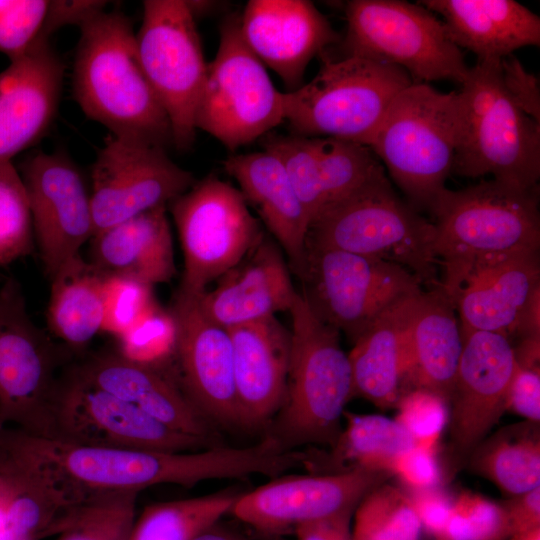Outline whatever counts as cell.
<instances>
[{
	"label": "cell",
	"mask_w": 540,
	"mask_h": 540,
	"mask_svg": "<svg viewBox=\"0 0 540 540\" xmlns=\"http://www.w3.org/2000/svg\"><path fill=\"white\" fill-rule=\"evenodd\" d=\"M0 458L64 509L88 499L140 491L161 484L191 488L203 481L241 479L254 468L245 447L213 446L160 452L87 447L3 429Z\"/></svg>",
	"instance_id": "1"
},
{
	"label": "cell",
	"mask_w": 540,
	"mask_h": 540,
	"mask_svg": "<svg viewBox=\"0 0 540 540\" xmlns=\"http://www.w3.org/2000/svg\"><path fill=\"white\" fill-rule=\"evenodd\" d=\"M80 31L72 84L84 114L116 137L172 145L170 122L142 68L130 19L104 10Z\"/></svg>",
	"instance_id": "2"
},
{
	"label": "cell",
	"mask_w": 540,
	"mask_h": 540,
	"mask_svg": "<svg viewBox=\"0 0 540 540\" xmlns=\"http://www.w3.org/2000/svg\"><path fill=\"white\" fill-rule=\"evenodd\" d=\"M306 248L380 259L405 268L428 289L441 285L434 224L397 195L385 169L319 212Z\"/></svg>",
	"instance_id": "3"
},
{
	"label": "cell",
	"mask_w": 540,
	"mask_h": 540,
	"mask_svg": "<svg viewBox=\"0 0 540 540\" xmlns=\"http://www.w3.org/2000/svg\"><path fill=\"white\" fill-rule=\"evenodd\" d=\"M458 94V135L452 173L539 188L540 121L514 97L501 59L477 61Z\"/></svg>",
	"instance_id": "4"
},
{
	"label": "cell",
	"mask_w": 540,
	"mask_h": 540,
	"mask_svg": "<svg viewBox=\"0 0 540 540\" xmlns=\"http://www.w3.org/2000/svg\"><path fill=\"white\" fill-rule=\"evenodd\" d=\"M291 347L284 402L269 436L287 450L315 444L332 447L345 407L354 398L352 370L339 331L320 320L300 292L289 310Z\"/></svg>",
	"instance_id": "5"
},
{
	"label": "cell",
	"mask_w": 540,
	"mask_h": 540,
	"mask_svg": "<svg viewBox=\"0 0 540 540\" xmlns=\"http://www.w3.org/2000/svg\"><path fill=\"white\" fill-rule=\"evenodd\" d=\"M457 91L413 82L392 101L368 145L416 210H430L452 173Z\"/></svg>",
	"instance_id": "6"
},
{
	"label": "cell",
	"mask_w": 540,
	"mask_h": 540,
	"mask_svg": "<svg viewBox=\"0 0 540 540\" xmlns=\"http://www.w3.org/2000/svg\"><path fill=\"white\" fill-rule=\"evenodd\" d=\"M429 211L443 274L486 257L539 251V188L495 179L445 188Z\"/></svg>",
	"instance_id": "7"
},
{
	"label": "cell",
	"mask_w": 540,
	"mask_h": 540,
	"mask_svg": "<svg viewBox=\"0 0 540 540\" xmlns=\"http://www.w3.org/2000/svg\"><path fill=\"white\" fill-rule=\"evenodd\" d=\"M314 78L284 92L285 120L294 135L335 138L368 147L394 98L413 83L401 68L370 59L319 55Z\"/></svg>",
	"instance_id": "8"
},
{
	"label": "cell",
	"mask_w": 540,
	"mask_h": 540,
	"mask_svg": "<svg viewBox=\"0 0 540 540\" xmlns=\"http://www.w3.org/2000/svg\"><path fill=\"white\" fill-rule=\"evenodd\" d=\"M343 55L403 69L416 83L462 84L469 67L439 18L418 2L352 0L345 8Z\"/></svg>",
	"instance_id": "9"
},
{
	"label": "cell",
	"mask_w": 540,
	"mask_h": 540,
	"mask_svg": "<svg viewBox=\"0 0 540 540\" xmlns=\"http://www.w3.org/2000/svg\"><path fill=\"white\" fill-rule=\"evenodd\" d=\"M239 18L229 14L220 25L217 54L207 66L195 114L196 130L230 151L264 137L285 120L284 92L244 43Z\"/></svg>",
	"instance_id": "10"
},
{
	"label": "cell",
	"mask_w": 540,
	"mask_h": 540,
	"mask_svg": "<svg viewBox=\"0 0 540 540\" xmlns=\"http://www.w3.org/2000/svg\"><path fill=\"white\" fill-rule=\"evenodd\" d=\"M184 258L179 292L201 295L265 232L233 185L209 175L169 203Z\"/></svg>",
	"instance_id": "11"
},
{
	"label": "cell",
	"mask_w": 540,
	"mask_h": 540,
	"mask_svg": "<svg viewBox=\"0 0 540 540\" xmlns=\"http://www.w3.org/2000/svg\"><path fill=\"white\" fill-rule=\"evenodd\" d=\"M295 272L313 313L353 343L391 305L423 291L397 264L334 249L306 248Z\"/></svg>",
	"instance_id": "12"
},
{
	"label": "cell",
	"mask_w": 540,
	"mask_h": 540,
	"mask_svg": "<svg viewBox=\"0 0 540 540\" xmlns=\"http://www.w3.org/2000/svg\"><path fill=\"white\" fill-rule=\"evenodd\" d=\"M135 38L144 73L168 116L172 145L187 150L195 140L208 66L196 21L184 0H146Z\"/></svg>",
	"instance_id": "13"
},
{
	"label": "cell",
	"mask_w": 540,
	"mask_h": 540,
	"mask_svg": "<svg viewBox=\"0 0 540 540\" xmlns=\"http://www.w3.org/2000/svg\"><path fill=\"white\" fill-rule=\"evenodd\" d=\"M49 438L100 448L197 451L216 444L169 428L132 404L85 381L70 366L60 374L49 411Z\"/></svg>",
	"instance_id": "14"
},
{
	"label": "cell",
	"mask_w": 540,
	"mask_h": 540,
	"mask_svg": "<svg viewBox=\"0 0 540 540\" xmlns=\"http://www.w3.org/2000/svg\"><path fill=\"white\" fill-rule=\"evenodd\" d=\"M62 354L31 320L19 283L0 286V419L47 437Z\"/></svg>",
	"instance_id": "15"
},
{
	"label": "cell",
	"mask_w": 540,
	"mask_h": 540,
	"mask_svg": "<svg viewBox=\"0 0 540 540\" xmlns=\"http://www.w3.org/2000/svg\"><path fill=\"white\" fill-rule=\"evenodd\" d=\"M195 179L166 149L109 134L91 170L94 235L171 201Z\"/></svg>",
	"instance_id": "16"
},
{
	"label": "cell",
	"mask_w": 540,
	"mask_h": 540,
	"mask_svg": "<svg viewBox=\"0 0 540 540\" xmlns=\"http://www.w3.org/2000/svg\"><path fill=\"white\" fill-rule=\"evenodd\" d=\"M463 347L449 400L448 466L453 477L506 411L516 362L511 339L489 331L461 329Z\"/></svg>",
	"instance_id": "17"
},
{
	"label": "cell",
	"mask_w": 540,
	"mask_h": 540,
	"mask_svg": "<svg viewBox=\"0 0 540 540\" xmlns=\"http://www.w3.org/2000/svg\"><path fill=\"white\" fill-rule=\"evenodd\" d=\"M33 236L44 271L51 278L80 255L94 235L90 191L64 153L35 152L21 166Z\"/></svg>",
	"instance_id": "18"
},
{
	"label": "cell",
	"mask_w": 540,
	"mask_h": 540,
	"mask_svg": "<svg viewBox=\"0 0 540 540\" xmlns=\"http://www.w3.org/2000/svg\"><path fill=\"white\" fill-rule=\"evenodd\" d=\"M169 311L176 324L172 375L180 388L208 422L242 427L228 329L205 313L200 295L177 290Z\"/></svg>",
	"instance_id": "19"
},
{
	"label": "cell",
	"mask_w": 540,
	"mask_h": 540,
	"mask_svg": "<svg viewBox=\"0 0 540 540\" xmlns=\"http://www.w3.org/2000/svg\"><path fill=\"white\" fill-rule=\"evenodd\" d=\"M392 475L387 472L347 470L274 477L240 494L231 514L260 535L284 536L304 523L349 508Z\"/></svg>",
	"instance_id": "20"
},
{
	"label": "cell",
	"mask_w": 540,
	"mask_h": 540,
	"mask_svg": "<svg viewBox=\"0 0 540 540\" xmlns=\"http://www.w3.org/2000/svg\"><path fill=\"white\" fill-rule=\"evenodd\" d=\"M441 288L460 328L496 332L510 339L540 288L539 251L486 257L443 274Z\"/></svg>",
	"instance_id": "21"
},
{
	"label": "cell",
	"mask_w": 540,
	"mask_h": 540,
	"mask_svg": "<svg viewBox=\"0 0 540 540\" xmlns=\"http://www.w3.org/2000/svg\"><path fill=\"white\" fill-rule=\"evenodd\" d=\"M241 37L286 92L303 85L310 61L341 41L327 18L307 0H250L239 18Z\"/></svg>",
	"instance_id": "22"
},
{
	"label": "cell",
	"mask_w": 540,
	"mask_h": 540,
	"mask_svg": "<svg viewBox=\"0 0 540 540\" xmlns=\"http://www.w3.org/2000/svg\"><path fill=\"white\" fill-rule=\"evenodd\" d=\"M64 64L49 40L37 38L0 73V161L34 145L58 111Z\"/></svg>",
	"instance_id": "23"
},
{
	"label": "cell",
	"mask_w": 540,
	"mask_h": 540,
	"mask_svg": "<svg viewBox=\"0 0 540 540\" xmlns=\"http://www.w3.org/2000/svg\"><path fill=\"white\" fill-rule=\"evenodd\" d=\"M70 367L88 383L132 404L169 428L216 444L210 422L165 369L131 360L117 350L93 353Z\"/></svg>",
	"instance_id": "24"
},
{
	"label": "cell",
	"mask_w": 540,
	"mask_h": 540,
	"mask_svg": "<svg viewBox=\"0 0 540 540\" xmlns=\"http://www.w3.org/2000/svg\"><path fill=\"white\" fill-rule=\"evenodd\" d=\"M283 253L265 233L240 262L216 280L213 290L200 295L202 309L227 329L289 312L298 291Z\"/></svg>",
	"instance_id": "25"
},
{
	"label": "cell",
	"mask_w": 540,
	"mask_h": 540,
	"mask_svg": "<svg viewBox=\"0 0 540 540\" xmlns=\"http://www.w3.org/2000/svg\"><path fill=\"white\" fill-rule=\"evenodd\" d=\"M242 427L270 423L286 395L291 336L276 316L228 329Z\"/></svg>",
	"instance_id": "26"
},
{
	"label": "cell",
	"mask_w": 540,
	"mask_h": 540,
	"mask_svg": "<svg viewBox=\"0 0 540 540\" xmlns=\"http://www.w3.org/2000/svg\"><path fill=\"white\" fill-rule=\"evenodd\" d=\"M423 291L391 305L353 343L354 397L388 410L411 390L410 327Z\"/></svg>",
	"instance_id": "27"
},
{
	"label": "cell",
	"mask_w": 540,
	"mask_h": 540,
	"mask_svg": "<svg viewBox=\"0 0 540 540\" xmlns=\"http://www.w3.org/2000/svg\"><path fill=\"white\" fill-rule=\"evenodd\" d=\"M224 168L296 271L304 259L310 218L281 160L263 150L231 155Z\"/></svg>",
	"instance_id": "28"
},
{
	"label": "cell",
	"mask_w": 540,
	"mask_h": 540,
	"mask_svg": "<svg viewBox=\"0 0 540 540\" xmlns=\"http://www.w3.org/2000/svg\"><path fill=\"white\" fill-rule=\"evenodd\" d=\"M442 17L458 48L477 61L502 59L517 49L540 44V18L514 0H421Z\"/></svg>",
	"instance_id": "29"
},
{
	"label": "cell",
	"mask_w": 540,
	"mask_h": 540,
	"mask_svg": "<svg viewBox=\"0 0 540 540\" xmlns=\"http://www.w3.org/2000/svg\"><path fill=\"white\" fill-rule=\"evenodd\" d=\"M89 262L104 276L154 286L176 274L167 206H160L93 236Z\"/></svg>",
	"instance_id": "30"
},
{
	"label": "cell",
	"mask_w": 540,
	"mask_h": 540,
	"mask_svg": "<svg viewBox=\"0 0 540 540\" xmlns=\"http://www.w3.org/2000/svg\"><path fill=\"white\" fill-rule=\"evenodd\" d=\"M463 347L456 310L441 285L420 295L410 327L411 390L450 400Z\"/></svg>",
	"instance_id": "31"
},
{
	"label": "cell",
	"mask_w": 540,
	"mask_h": 540,
	"mask_svg": "<svg viewBox=\"0 0 540 540\" xmlns=\"http://www.w3.org/2000/svg\"><path fill=\"white\" fill-rule=\"evenodd\" d=\"M104 278L81 254L50 278L48 328L68 348H83L102 331Z\"/></svg>",
	"instance_id": "32"
},
{
	"label": "cell",
	"mask_w": 540,
	"mask_h": 540,
	"mask_svg": "<svg viewBox=\"0 0 540 540\" xmlns=\"http://www.w3.org/2000/svg\"><path fill=\"white\" fill-rule=\"evenodd\" d=\"M466 466L509 497L540 486V426L523 420L489 434Z\"/></svg>",
	"instance_id": "33"
},
{
	"label": "cell",
	"mask_w": 540,
	"mask_h": 540,
	"mask_svg": "<svg viewBox=\"0 0 540 540\" xmlns=\"http://www.w3.org/2000/svg\"><path fill=\"white\" fill-rule=\"evenodd\" d=\"M343 422L328 456H314L313 466L325 465L329 472L359 469L391 474L399 455L415 444L395 419L382 415L345 411Z\"/></svg>",
	"instance_id": "34"
},
{
	"label": "cell",
	"mask_w": 540,
	"mask_h": 540,
	"mask_svg": "<svg viewBox=\"0 0 540 540\" xmlns=\"http://www.w3.org/2000/svg\"><path fill=\"white\" fill-rule=\"evenodd\" d=\"M239 495L220 491L147 505L136 517L129 540H194L229 514Z\"/></svg>",
	"instance_id": "35"
},
{
	"label": "cell",
	"mask_w": 540,
	"mask_h": 540,
	"mask_svg": "<svg viewBox=\"0 0 540 540\" xmlns=\"http://www.w3.org/2000/svg\"><path fill=\"white\" fill-rule=\"evenodd\" d=\"M308 138L316 161L324 208L347 196L384 169L365 145L335 138Z\"/></svg>",
	"instance_id": "36"
},
{
	"label": "cell",
	"mask_w": 540,
	"mask_h": 540,
	"mask_svg": "<svg viewBox=\"0 0 540 540\" xmlns=\"http://www.w3.org/2000/svg\"><path fill=\"white\" fill-rule=\"evenodd\" d=\"M421 532L406 490L387 481L367 493L354 511L353 540H420Z\"/></svg>",
	"instance_id": "37"
},
{
	"label": "cell",
	"mask_w": 540,
	"mask_h": 540,
	"mask_svg": "<svg viewBox=\"0 0 540 540\" xmlns=\"http://www.w3.org/2000/svg\"><path fill=\"white\" fill-rule=\"evenodd\" d=\"M139 493H113L72 507L55 540H129Z\"/></svg>",
	"instance_id": "38"
},
{
	"label": "cell",
	"mask_w": 540,
	"mask_h": 540,
	"mask_svg": "<svg viewBox=\"0 0 540 540\" xmlns=\"http://www.w3.org/2000/svg\"><path fill=\"white\" fill-rule=\"evenodd\" d=\"M29 202L20 173L0 161V266L28 255L33 248Z\"/></svg>",
	"instance_id": "39"
},
{
	"label": "cell",
	"mask_w": 540,
	"mask_h": 540,
	"mask_svg": "<svg viewBox=\"0 0 540 540\" xmlns=\"http://www.w3.org/2000/svg\"><path fill=\"white\" fill-rule=\"evenodd\" d=\"M511 530L501 503L479 493L455 496L450 515L434 540H508Z\"/></svg>",
	"instance_id": "40"
},
{
	"label": "cell",
	"mask_w": 540,
	"mask_h": 540,
	"mask_svg": "<svg viewBox=\"0 0 540 540\" xmlns=\"http://www.w3.org/2000/svg\"><path fill=\"white\" fill-rule=\"evenodd\" d=\"M119 338L121 346L117 351L123 356L164 369V364L173 356L175 320L169 310L156 304Z\"/></svg>",
	"instance_id": "41"
},
{
	"label": "cell",
	"mask_w": 540,
	"mask_h": 540,
	"mask_svg": "<svg viewBox=\"0 0 540 540\" xmlns=\"http://www.w3.org/2000/svg\"><path fill=\"white\" fill-rule=\"evenodd\" d=\"M395 420L412 437L415 445L437 450L449 424V403L426 389H412L398 401Z\"/></svg>",
	"instance_id": "42"
},
{
	"label": "cell",
	"mask_w": 540,
	"mask_h": 540,
	"mask_svg": "<svg viewBox=\"0 0 540 540\" xmlns=\"http://www.w3.org/2000/svg\"><path fill=\"white\" fill-rule=\"evenodd\" d=\"M152 288L132 279L105 276L102 331L120 337L132 328L157 304Z\"/></svg>",
	"instance_id": "43"
},
{
	"label": "cell",
	"mask_w": 540,
	"mask_h": 540,
	"mask_svg": "<svg viewBox=\"0 0 540 540\" xmlns=\"http://www.w3.org/2000/svg\"><path fill=\"white\" fill-rule=\"evenodd\" d=\"M48 3L47 0H15L0 16V53L10 61L24 55L38 38Z\"/></svg>",
	"instance_id": "44"
},
{
	"label": "cell",
	"mask_w": 540,
	"mask_h": 540,
	"mask_svg": "<svg viewBox=\"0 0 540 540\" xmlns=\"http://www.w3.org/2000/svg\"><path fill=\"white\" fill-rule=\"evenodd\" d=\"M391 474L407 491L442 486L444 479V469L437 458V450L415 444L399 455Z\"/></svg>",
	"instance_id": "45"
},
{
	"label": "cell",
	"mask_w": 540,
	"mask_h": 540,
	"mask_svg": "<svg viewBox=\"0 0 540 540\" xmlns=\"http://www.w3.org/2000/svg\"><path fill=\"white\" fill-rule=\"evenodd\" d=\"M506 411L523 420L540 422V369L516 364L507 391Z\"/></svg>",
	"instance_id": "46"
},
{
	"label": "cell",
	"mask_w": 540,
	"mask_h": 540,
	"mask_svg": "<svg viewBox=\"0 0 540 540\" xmlns=\"http://www.w3.org/2000/svg\"><path fill=\"white\" fill-rule=\"evenodd\" d=\"M406 492L422 531L434 539L450 515L455 496H452L443 486L416 491L406 490Z\"/></svg>",
	"instance_id": "47"
},
{
	"label": "cell",
	"mask_w": 540,
	"mask_h": 540,
	"mask_svg": "<svg viewBox=\"0 0 540 540\" xmlns=\"http://www.w3.org/2000/svg\"><path fill=\"white\" fill-rule=\"evenodd\" d=\"M106 4V1L95 0L49 1L38 38L49 40L53 33L67 25H78L80 28L90 18L104 11Z\"/></svg>",
	"instance_id": "48"
},
{
	"label": "cell",
	"mask_w": 540,
	"mask_h": 540,
	"mask_svg": "<svg viewBox=\"0 0 540 540\" xmlns=\"http://www.w3.org/2000/svg\"><path fill=\"white\" fill-rule=\"evenodd\" d=\"M504 80L522 107L540 121V98L537 78L525 70L513 55L501 59Z\"/></svg>",
	"instance_id": "49"
},
{
	"label": "cell",
	"mask_w": 540,
	"mask_h": 540,
	"mask_svg": "<svg viewBox=\"0 0 540 540\" xmlns=\"http://www.w3.org/2000/svg\"><path fill=\"white\" fill-rule=\"evenodd\" d=\"M355 509H345L297 526L293 531L296 540H353L352 521Z\"/></svg>",
	"instance_id": "50"
},
{
	"label": "cell",
	"mask_w": 540,
	"mask_h": 540,
	"mask_svg": "<svg viewBox=\"0 0 540 540\" xmlns=\"http://www.w3.org/2000/svg\"><path fill=\"white\" fill-rule=\"evenodd\" d=\"M511 535L540 527V486L503 501Z\"/></svg>",
	"instance_id": "51"
},
{
	"label": "cell",
	"mask_w": 540,
	"mask_h": 540,
	"mask_svg": "<svg viewBox=\"0 0 540 540\" xmlns=\"http://www.w3.org/2000/svg\"><path fill=\"white\" fill-rule=\"evenodd\" d=\"M517 365L530 369H540V336H524L513 346Z\"/></svg>",
	"instance_id": "52"
},
{
	"label": "cell",
	"mask_w": 540,
	"mask_h": 540,
	"mask_svg": "<svg viewBox=\"0 0 540 540\" xmlns=\"http://www.w3.org/2000/svg\"><path fill=\"white\" fill-rule=\"evenodd\" d=\"M237 536L238 534L218 522L200 533L194 540H235Z\"/></svg>",
	"instance_id": "53"
},
{
	"label": "cell",
	"mask_w": 540,
	"mask_h": 540,
	"mask_svg": "<svg viewBox=\"0 0 540 540\" xmlns=\"http://www.w3.org/2000/svg\"><path fill=\"white\" fill-rule=\"evenodd\" d=\"M192 17L195 19L216 12L222 2L217 1H185Z\"/></svg>",
	"instance_id": "54"
},
{
	"label": "cell",
	"mask_w": 540,
	"mask_h": 540,
	"mask_svg": "<svg viewBox=\"0 0 540 540\" xmlns=\"http://www.w3.org/2000/svg\"><path fill=\"white\" fill-rule=\"evenodd\" d=\"M508 540H540V527L529 531L512 534Z\"/></svg>",
	"instance_id": "55"
},
{
	"label": "cell",
	"mask_w": 540,
	"mask_h": 540,
	"mask_svg": "<svg viewBox=\"0 0 540 540\" xmlns=\"http://www.w3.org/2000/svg\"><path fill=\"white\" fill-rule=\"evenodd\" d=\"M15 3V0H0V16L8 11Z\"/></svg>",
	"instance_id": "56"
},
{
	"label": "cell",
	"mask_w": 540,
	"mask_h": 540,
	"mask_svg": "<svg viewBox=\"0 0 540 540\" xmlns=\"http://www.w3.org/2000/svg\"><path fill=\"white\" fill-rule=\"evenodd\" d=\"M260 540H288L284 536H277V535H260Z\"/></svg>",
	"instance_id": "57"
},
{
	"label": "cell",
	"mask_w": 540,
	"mask_h": 540,
	"mask_svg": "<svg viewBox=\"0 0 540 540\" xmlns=\"http://www.w3.org/2000/svg\"><path fill=\"white\" fill-rule=\"evenodd\" d=\"M0 540H14L6 534H0Z\"/></svg>",
	"instance_id": "58"
},
{
	"label": "cell",
	"mask_w": 540,
	"mask_h": 540,
	"mask_svg": "<svg viewBox=\"0 0 540 540\" xmlns=\"http://www.w3.org/2000/svg\"><path fill=\"white\" fill-rule=\"evenodd\" d=\"M3 429H4V422L0 419V437H1Z\"/></svg>",
	"instance_id": "59"
},
{
	"label": "cell",
	"mask_w": 540,
	"mask_h": 540,
	"mask_svg": "<svg viewBox=\"0 0 540 540\" xmlns=\"http://www.w3.org/2000/svg\"><path fill=\"white\" fill-rule=\"evenodd\" d=\"M235 540H247V539H245L244 537L238 534Z\"/></svg>",
	"instance_id": "60"
}]
</instances>
